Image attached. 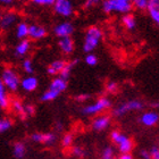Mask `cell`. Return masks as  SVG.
I'll return each instance as SVG.
<instances>
[{"mask_svg": "<svg viewBox=\"0 0 159 159\" xmlns=\"http://www.w3.org/2000/svg\"><path fill=\"white\" fill-rule=\"evenodd\" d=\"M9 105H11V108H13V110L15 111V113L20 115L23 118H25V114H24V105L22 103V101H20L18 99H14Z\"/></svg>", "mask_w": 159, "mask_h": 159, "instance_id": "25", "label": "cell"}, {"mask_svg": "<svg viewBox=\"0 0 159 159\" xmlns=\"http://www.w3.org/2000/svg\"><path fill=\"white\" fill-rule=\"evenodd\" d=\"M47 35V30L41 25L32 24L29 25V37L33 40H41Z\"/></svg>", "mask_w": 159, "mask_h": 159, "instance_id": "12", "label": "cell"}, {"mask_svg": "<svg viewBox=\"0 0 159 159\" xmlns=\"http://www.w3.org/2000/svg\"><path fill=\"white\" fill-rule=\"evenodd\" d=\"M10 100L8 98L6 91V86L3 85L2 81L0 79V109H7L9 107Z\"/></svg>", "mask_w": 159, "mask_h": 159, "instance_id": "19", "label": "cell"}, {"mask_svg": "<svg viewBox=\"0 0 159 159\" xmlns=\"http://www.w3.org/2000/svg\"><path fill=\"white\" fill-rule=\"evenodd\" d=\"M100 1L101 0H85V3H84V7L85 8H93V7H96L98 6L100 3Z\"/></svg>", "mask_w": 159, "mask_h": 159, "instance_id": "36", "label": "cell"}, {"mask_svg": "<svg viewBox=\"0 0 159 159\" xmlns=\"http://www.w3.org/2000/svg\"><path fill=\"white\" fill-rule=\"evenodd\" d=\"M140 156H141V158H142V159H151L149 151H147V150H141V152H140Z\"/></svg>", "mask_w": 159, "mask_h": 159, "instance_id": "40", "label": "cell"}, {"mask_svg": "<svg viewBox=\"0 0 159 159\" xmlns=\"http://www.w3.org/2000/svg\"><path fill=\"white\" fill-rule=\"evenodd\" d=\"M23 70L26 72L27 74H33V72H34V68H33V64H32V60H30V59H25L23 61Z\"/></svg>", "mask_w": 159, "mask_h": 159, "instance_id": "31", "label": "cell"}, {"mask_svg": "<svg viewBox=\"0 0 159 159\" xmlns=\"http://www.w3.org/2000/svg\"><path fill=\"white\" fill-rule=\"evenodd\" d=\"M16 37L18 39L23 40L29 37V24L25 22H20L16 26Z\"/></svg>", "mask_w": 159, "mask_h": 159, "instance_id": "23", "label": "cell"}, {"mask_svg": "<svg viewBox=\"0 0 159 159\" xmlns=\"http://www.w3.org/2000/svg\"><path fill=\"white\" fill-rule=\"evenodd\" d=\"M84 60H85V63L88 64L89 66H94V65L98 64V57L92 52L88 53V55L85 56V59Z\"/></svg>", "mask_w": 159, "mask_h": 159, "instance_id": "30", "label": "cell"}, {"mask_svg": "<svg viewBox=\"0 0 159 159\" xmlns=\"http://www.w3.org/2000/svg\"><path fill=\"white\" fill-rule=\"evenodd\" d=\"M147 9L149 11L151 20L156 24L159 23V0H148Z\"/></svg>", "mask_w": 159, "mask_h": 159, "instance_id": "15", "label": "cell"}, {"mask_svg": "<svg viewBox=\"0 0 159 159\" xmlns=\"http://www.w3.org/2000/svg\"><path fill=\"white\" fill-rule=\"evenodd\" d=\"M1 81H2L3 85L6 86V89L10 90V91H17L20 88V76L11 68H6L3 70L2 75H1Z\"/></svg>", "mask_w": 159, "mask_h": 159, "instance_id": "5", "label": "cell"}, {"mask_svg": "<svg viewBox=\"0 0 159 159\" xmlns=\"http://www.w3.org/2000/svg\"><path fill=\"white\" fill-rule=\"evenodd\" d=\"M143 108V103L140 100H129L124 103H120L118 107L115 108L114 110V115L116 117H122L124 116L127 111H135V110H140Z\"/></svg>", "mask_w": 159, "mask_h": 159, "instance_id": "6", "label": "cell"}, {"mask_svg": "<svg viewBox=\"0 0 159 159\" xmlns=\"http://www.w3.org/2000/svg\"><path fill=\"white\" fill-rule=\"evenodd\" d=\"M24 114H25V117L32 116L34 114V107L32 105H26L24 106Z\"/></svg>", "mask_w": 159, "mask_h": 159, "instance_id": "37", "label": "cell"}, {"mask_svg": "<svg viewBox=\"0 0 159 159\" xmlns=\"http://www.w3.org/2000/svg\"><path fill=\"white\" fill-rule=\"evenodd\" d=\"M117 1H123V2H131V0H117Z\"/></svg>", "mask_w": 159, "mask_h": 159, "instance_id": "43", "label": "cell"}, {"mask_svg": "<svg viewBox=\"0 0 159 159\" xmlns=\"http://www.w3.org/2000/svg\"><path fill=\"white\" fill-rule=\"evenodd\" d=\"M0 110H1V109H0Z\"/></svg>", "mask_w": 159, "mask_h": 159, "instance_id": "45", "label": "cell"}, {"mask_svg": "<svg viewBox=\"0 0 159 159\" xmlns=\"http://www.w3.org/2000/svg\"><path fill=\"white\" fill-rule=\"evenodd\" d=\"M49 89H52L59 93L64 92V91L67 89V81H65V80H63L59 76L56 77V79H53L52 81H51Z\"/></svg>", "mask_w": 159, "mask_h": 159, "instance_id": "18", "label": "cell"}, {"mask_svg": "<svg viewBox=\"0 0 159 159\" xmlns=\"http://www.w3.org/2000/svg\"><path fill=\"white\" fill-rule=\"evenodd\" d=\"M65 64H66V61H65V60H63V59L53 60L52 63L48 66V68H47V72H48V74H49V75H51V76H55V75H57V74L60 73V70L64 68Z\"/></svg>", "mask_w": 159, "mask_h": 159, "instance_id": "17", "label": "cell"}, {"mask_svg": "<svg viewBox=\"0 0 159 159\" xmlns=\"http://www.w3.org/2000/svg\"><path fill=\"white\" fill-rule=\"evenodd\" d=\"M13 152L14 156L16 157L17 159H22L25 156V153H26V147L24 146V143L22 142H16L14 144Z\"/></svg>", "mask_w": 159, "mask_h": 159, "instance_id": "24", "label": "cell"}, {"mask_svg": "<svg viewBox=\"0 0 159 159\" xmlns=\"http://www.w3.org/2000/svg\"><path fill=\"white\" fill-rule=\"evenodd\" d=\"M18 16L14 11H7V13L1 15V20H0V27L2 30H8L10 27H13L16 24Z\"/></svg>", "mask_w": 159, "mask_h": 159, "instance_id": "10", "label": "cell"}, {"mask_svg": "<svg viewBox=\"0 0 159 159\" xmlns=\"http://www.w3.org/2000/svg\"><path fill=\"white\" fill-rule=\"evenodd\" d=\"M132 7L139 10H147L148 7V0H131Z\"/></svg>", "mask_w": 159, "mask_h": 159, "instance_id": "28", "label": "cell"}, {"mask_svg": "<svg viewBox=\"0 0 159 159\" xmlns=\"http://www.w3.org/2000/svg\"><path fill=\"white\" fill-rule=\"evenodd\" d=\"M110 107H111V101L106 97H102V98H99L93 103L86 105L82 109V114H84L86 116H93V115H98V114L102 113L105 110L109 109Z\"/></svg>", "mask_w": 159, "mask_h": 159, "instance_id": "2", "label": "cell"}, {"mask_svg": "<svg viewBox=\"0 0 159 159\" xmlns=\"http://www.w3.org/2000/svg\"><path fill=\"white\" fill-rule=\"evenodd\" d=\"M31 48V42L27 39H23L15 48V53L16 56H25Z\"/></svg>", "mask_w": 159, "mask_h": 159, "instance_id": "20", "label": "cell"}, {"mask_svg": "<svg viewBox=\"0 0 159 159\" xmlns=\"http://www.w3.org/2000/svg\"><path fill=\"white\" fill-rule=\"evenodd\" d=\"M122 22H123V25L125 26L126 30L129 31H132L134 30L136 27V20L135 17L131 15V14H124V16L122 18Z\"/></svg>", "mask_w": 159, "mask_h": 159, "instance_id": "22", "label": "cell"}, {"mask_svg": "<svg viewBox=\"0 0 159 159\" xmlns=\"http://www.w3.org/2000/svg\"><path fill=\"white\" fill-rule=\"evenodd\" d=\"M117 159H134L132 157V155L131 153H122V156L119 157V158Z\"/></svg>", "mask_w": 159, "mask_h": 159, "instance_id": "42", "label": "cell"}, {"mask_svg": "<svg viewBox=\"0 0 159 159\" xmlns=\"http://www.w3.org/2000/svg\"><path fill=\"white\" fill-rule=\"evenodd\" d=\"M20 86L24 91L26 92H32L38 88V84H39V81L35 76L33 75H29V76L24 77L22 81H20Z\"/></svg>", "mask_w": 159, "mask_h": 159, "instance_id": "13", "label": "cell"}, {"mask_svg": "<svg viewBox=\"0 0 159 159\" xmlns=\"http://www.w3.org/2000/svg\"><path fill=\"white\" fill-rule=\"evenodd\" d=\"M31 139L34 142L42 143V144H47V146H51L56 142L57 136L53 133H33L31 135Z\"/></svg>", "mask_w": 159, "mask_h": 159, "instance_id": "9", "label": "cell"}, {"mask_svg": "<svg viewBox=\"0 0 159 159\" xmlns=\"http://www.w3.org/2000/svg\"><path fill=\"white\" fill-rule=\"evenodd\" d=\"M141 123H142L144 126H148V127H152L158 123L159 120V115L156 111H147V113H143L141 118H140Z\"/></svg>", "mask_w": 159, "mask_h": 159, "instance_id": "14", "label": "cell"}, {"mask_svg": "<svg viewBox=\"0 0 159 159\" xmlns=\"http://www.w3.org/2000/svg\"><path fill=\"white\" fill-rule=\"evenodd\" d=\"M31 1L40 6H52L56 0H31Z\"/></svg>", "mask_w": 159, "mask_h": 159, "instance_id": "35", "label": "cell"}, {"mask_svg": "<svg viewBox=\"0 0 159 159\" xmlns=\"http://www.w3.org/2000/svg\"><path fill=\"white\" fill-rule=\"evenodd\" d=\"M90 99V94H88V93H84V94H80V96L76 97V100L77 101H86V100Z\"/></svg>", "mask_w": 159, "mask_h": 159, "instance_id": "39", "label": "cell"}, {"mask_svg": "<svg viewBox=\"0 0 159 159\" xmlns=\"http://www.w3.org/2000/svg\"><path fill=\"white\" fill-rule=\"evenodd\" d=\"M77 61H79L77 59L76 60H73V61H70V63H67V61H66V64H65L64 68L60 70L59 77H61V79L65 80V81H67V80L70 79V73H72V70H73V67L76 65Z\"/></svg>", "mask_w": 159, "mask_h": 159, "instance_id": "21", "label": "cell"}, {"mask_svg": "<svg viewBox=\"0 0 159 159\" xmlns=\"http://www.w3.org/2000/svg\"><path fill=\"white\" fill-rule=\"evenodd\" d=\"M14 0H0V5H2V6H10V5H13Z\"/></svg>", "mask_w": 159, "mask_h": 159, "instance_id": "41", "label": "cell"}, {"mask_svg": "<svg viewBox=\"0 0 159 159\" xmlns=\"http://www.w3.org/2000/svg\"><path fill=\"white\" fill-rule=\"evenodd\" d=\"M102 39V31L98 26H90L86 30L84 43H83V51L84 52H92L97 47L99 46L100 40Z\"/></svg>", "mask_w": 159, "mask_h": 159, "instance_id": "1", "label": "cell"}, {"mask_svg": "<svg viewBox=\"0 0 159 159\" xmlns=\"http://www.w3.org/2000/svg\"><path fill=\"white\" fill-rule=\"evenodd\" d=\"M110 139L118 147L119 152L122 153H129L133 149V141L129 138L123 134L119 131H113L110 133Z\"/></svg>", "mask_w": 159, "mask_h": 159, "instance_id": "4", "label": "cell"}, {"mask_svg": "<svg viewBox=\"0 0 159 159\" xmlns=\"http://www.w3.org/2000/svg\"><path fill=\"white\" fill-rule=\"evenodd\" d=\"M13 126V122L9 118H0V133L8 131Z\"/></svg>", "mask_w": 159, "mask_h": 159, "instance_id": "27", "label": "cell"}, {"mask_svg": "<svg viewBox=\"0 0 159 159\" xmlns=\"http://www.w3.org/2000/svg\"><path fill=\"white\" fill-rule=\"evenodd\" d=\"M114 149L111 147H106L102 151L101 155V159H113L114 158Z\"/></svg>", "mask_w": 159, "mask_h": 159, "instance_id": "32", "label": "cell"}, {"mask_svg": "<svg viewBox=\"0 0 159 159\" xmlns=\"http://www.w3.org/2000/svg\"><path fill=\"white\" fill-rule=\"evenodd\" d=\"M53 33L58 38L70 37L74 33V25L70 22H61L55 26Z\"/></svg>", "mask_w": 159, "mask_h": 159, "instance_id": "8", "label": "cell"}, {"mask_svg": "<svg viewBox=\"0 0 159 159\" xmlns=\"http://www.w3.org/2000/svg\"><path fill=\"white\" fill-rule=\"evenodd\" d=\"M52 7L53 11L61 17H70L74 13V7L70 0H56Z\"/></svg>", "mask_w": 159, "mask_h": 159, "instance_id": "7", "label": "cell"}, {"mask_svg": "<svg viewBox=\"0 0 159 159\" xmlns=\"http://www.w3.org/2000/svg\"><path fill=\"white\" fill-rule=\"evenodd\" d=\"M73 141H74L73 135H72L70 133H67V134H65V135L63 136V139H61V146H63L64 148H70V147H72V144H73Z\"/></svg>", "mask_w": 159, "mask_h": 159, "instance_id": "29", "label": "cell"}, {"mask_svg": "<svg viewBox=\"0 0 159 159\" xmlns=\"http://www.w3.org/2000/svg\"><path fill=\"white\" fill-rule=\"evenodd\" d=\"M59 48L60 50L63 51L64 53L66 55H70L74 51V48H75V44H74V40L70 37H65V38H60L59 40Z\"/></svg>", "mask_w": 159, "mask_h": 159, "instance_id": "16", "label": "cell"}, {"mask_svg": "<svg viewBox=\"0 0 159 159\" xmlns=\"http://www.w3.org/2000/svg\"><path fill=\"white\" fill-rule=\"evenodd\" d=\"M110 122H111V119H110L109 116H107V115H102V116H98L96 118L93 119L92 122V129L94 131H105V129L110 125Z\"/></svg>", "mask_w": 159, "mask_h": 159, "instance_id": "11", "label": "cell"}, {"mask_svg": "<svg viewBox=\"0 0 159 159\" xmlns=\"http://www.w3.org/2000/svg\"><path fill=\"white\" fill-rule=\"evenodd\" d=\"M132 3L123 2L117 0H103L102 9L106 14L119 13V14H129L132 10Z\"/></svg>", "mask_w": 159, "mask_h": 159, "instance_id": "3", "label": "cell"}, {"mask_svg": "<svg viewBox=\"0 0 159 159\" xmlns=\"http://www.w3.org/2000/svg\"><path fill=\"white\" fill-rule=\"evenodd\" d=\"M59 94H60L59 92H57V91H55L52 89H49L47 90L46 92L41 96V100L42 101H52V100L57 99L59 97Z\"/></svg>", "mask_w": 159, "mask_h": 159, "instance_id": "26", "label": "cell"}, {"mask_svg": "<svg viewBox=\"0 0 159 159\" xmlns=\"http://www.w3.org/2000/svg\"><path fill=\"white\" fill-rule=\"evenodd\" d=\"M72 153H73L75 157H77V158H82V157H84V155H85V151H84V149H83L82 147L76 146L72 149Z\"/></svg>", "mask_w": 159, "mask_h": 159, "instance_id": "33", "label": "cell"}, {"mask_svg": "<svg viewBox=\"0 0 159 159\" xmlns=\"http://www.w3.org/2000/svg\"><path fill=\"white\" fill-rule=\"evenodd\" d=\"M1 15H2V14H1V11H0V20H1Z\"/></svg>", "mask_w": 159, "mask_h": 159, "instance_id": "44", "label": "cell"}, {"mask_svg": "<svg viewBox=\"0 0 159 159\" xmlns=\"http://www.w3.org/2000/svg\"><path fill=\"white\" fill-rule=\"evenodd\" d=\"M107 91L110 93H115L117 92V90H118V84L116 82H114V81H110V82L107 83Z\"/></svg>", "mask_w": 159, "mask_h": 159, "instance_id": "34", "label": "cell"}, {"mask_svg": "<svg viewBox=\"0 0 159 159\" xmlns=\"http://www.w3.org/2000/svg\"><path fill=\"white\" fill-rule=\"evenodd\" d=\"M150 153V157L151 159H159V149L158 147H152L151 150L149 151Z\"/></svg>", "mask_w": 159, "mask_h": 159, "instance_id": "38", "label": "cell"}]
</instances>
